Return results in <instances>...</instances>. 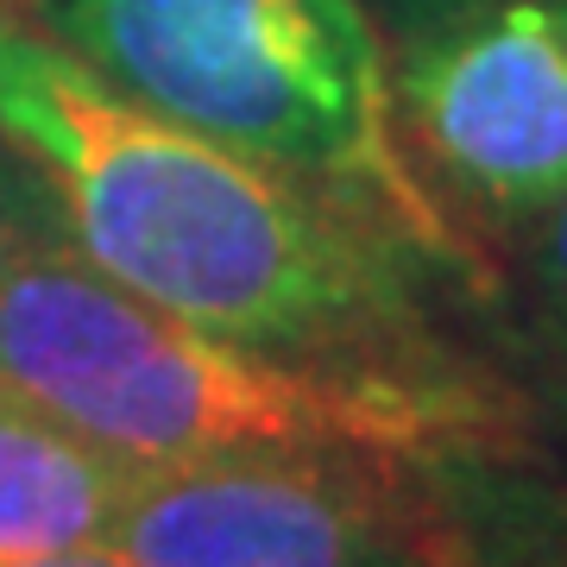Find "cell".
I'll use <instances>...</instances> for the list:
<instances>
[{"label":"cell","instance_id":"obj_6","mask_svg":"<svg viewBox=\"0 0 567 567\" xmlns=\"http://www.w3.org/2000/svg\"><path fill=\"white\" fill-rule=\"evenodd\" d=\"M145 473L0 385V567L107 548Z\"/></svg>","mask_w":567,"mask_h":567},{"label":"cell","instance_id":"obj_2","mask_svg":"<svg viewBox=\"0 0 567 567\" xmlns=\"http://www.w3.org/2000/svg\"><path fill=\"white\" fill-rule=\"evenodd\" d=\"M0 385L140 466L221 454L543 461L536 410L498 365L379 372L265 353L121 290L63 234L0 271Z\"/></svg>","mask_w":567,"mask_h":567},{"label":"cell","instance_id":"obj_3","mask_svg":"<svg viewBox=\"0 0 567 567\" xmlns=\"http://www.w3.org/2000/svg\"><path fill=\"white\" fill-rule=\"evenodd\" d=\"M121 95L360 215L473 309L505 303L498 265L423 189L391 44L360 0H25Z\"/></svg>","mask_w":567,"mask_h":567},{"label":"cell","instance_id":"obj_1","mask_svg":"<svg viewBox=\"0 0 567 567\" xmlns=\"http://www.w3.org/2000/svg\"><path fill=\"white\" fill-rule=\"evenodd\" d=\"M0 140L63 240L164 316L322 365H486L447 334L442 278L328 196L121 95L25 0H0Z\"/></svg>","mask_w":567,"mask_h":567},{"label":"cell","instance_id":"obj_5","mask_svg":"<svg viewBox=\"0 0 567 567\" xmlns=\"http://www.w3.org/2000/svg\"><path fill=\"white\" fill-rule=\"evenodd\" d=\"M385 44L416 177L505 278L567 189V0H466Z\"/></svg>","mask_w":567,"mask_h":567},{"label":"cell","instance_id":"obj_4","mask_svg":"<svg viewBox=\"0 0 567 567\" xmlns=\"http://www.w3.org/2000/svg\"><path fill=\"white\" fill-rule=\"evenodd\" d=\"M498 461L221 454L152 466L114 524L126 567H498L480 480Z\"/></svg>","mask_w":567,"mask_h":567},{"label":"cell","instance_id":"obj_10","mask_svg":"<svg viewBox=\"0 0 567 567\" xmlns=\"http://www.w3.org/2000/svg\"><path fill=\"white\" fill-rule=\"evenodd\" d=\"M360 7L379 20V32H385V39H398V32L435 20V13H447V7H466V0H360Z\"/></svg>","mask_w":567,"mask_h":567},{"label":"cell","instance_id":"obj_9","mask_svg":"<svg viewBox=\"0 0 567 567\" xmlns=\"http://www.w3.org/2000/svg\"><path fill=\"white\" fill-rule=\"evenodd\" d=\"M517 360H524L517 385H524L529 410H536L543 447H561L567 454V353H517Z\"/></svg>","mask_w":567,"mask_h":567},{"label":"cell","instance_id":"obj_11","mask_svg":"<svg viewBox=\"0 0 567 567\" xmlns=\"http://www.w3.org/2000/svg\"><path fill=\"white\" fill-rule=\"evenodd\" d=\"M7 567H126L114 548H76V555H44V561H7Z\"/></svg>","mask_w":567,"mask_h":567},{"label":"cell","instance_id":"obj_8","mask_svg":"<svg viewBox=\"0 0 567 567\" xmlns=\"http://www.w3.org/2000/svg\"><path fill=\"white\" fill-rule=\"evenodd\" d=\"M58 221H51V196L44 183L32 177V164L0 140V271L20 259L32 240H51Z\"/></svg>","mask_w":567,"mask_h":567},{"label":"cell","instance_id":"obj_7","mask_svg":"<svg viewBox=\"0 0 567 567\" xmlns=\"http://www.w3.org/2000/svg\"><path fill=\"white\" fill-rule=\"evenodd\" d=\"M498 309L517 322V353H567V189L505 259Z\"/></svg>","mask_w":567,"mask_h":567}]
</instances>
